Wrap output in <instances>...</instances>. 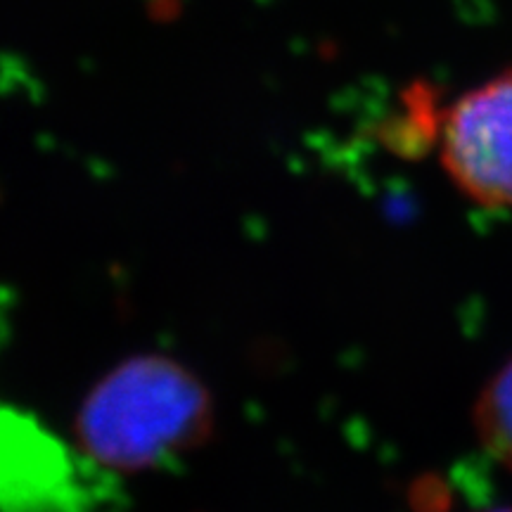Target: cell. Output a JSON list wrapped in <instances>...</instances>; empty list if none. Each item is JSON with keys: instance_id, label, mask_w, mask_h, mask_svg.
<instances>
[{"instance_id": "6da1fadb", "label": "cell", "mask_w": 512, "mask_h": 512, "mask_svg": "<svg viewBox=\"0 0 512 512\" xmlns=\"http://www.w3.org/2000/svg\"><path fill=\"white\" fill-rule=\"evenodd\" d=\"M214 422V399L200 375L171 356L138 354L83 396L74 437L95 465L136 475L207 444Z\"/></svg>"}, {"instance_id": "277c9868", "label": "cell", "mask_w": 512, "mask_h": 512, "mask_svg": "<svg viewBox=\"0 0 512 512\" xmlns=\"http://www.w3.org/2000/svg\"><path fill=\"white\" fill-rule=\"evenodd\" d=\"M484 512H512V508H494V510H484Z\"/></svg>"}, {"instance_id": "7a4b0ae2", "label": "cell", "mask_w": 512, "mask_h": 512, "mask_svg": "<svg viewBox=\"0 0 512 512\" xmlns=\"http://www.w3.org/2000/svg\"><path fill=\"white\" fill-rule=\"evenodd\" d=\"M441 164L486 209H512V69L465 93L441 124Z\"/></svg>"}, {"instance_id": "3957f363", "label": "cell", "mask_w": 512, "mask_h": 512, "mask_svg": "<svg viewBox=\"0 0 512 512\" xmlns=\"http://www.w3.org/2000/svg\"><path fill=\"white\" fill-rule=\"evenodd\" d=\"M475 430L486 451L512 470V361L477 396Z\"/></svg>"}]
</instances>
